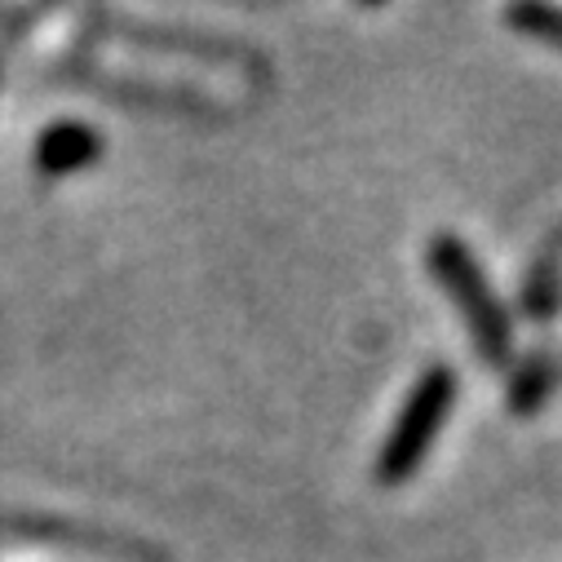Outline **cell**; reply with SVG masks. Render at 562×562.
<instances>
[{"label":"cell","mask_w":562,"mask_h":562,"mask_svg":"<svg viewBox=\"0 0 562 562\" xmlns=\"http://www.w3.org/2000/svg\"><path fill=\"white\" fill-rule=\"evenodd\" d=\"M448 407H452V372L448 368H430L426 376L416 381L394 435L385 439V448L376 457V479L381 483H403L420 465V457H426L430 443L439 439V426H443Z\"/></svg>","instance_id":"1"},{"label":"cell","mask_w":562,"mask_h":562,"mask_svg":"<svg viewBox=\"0 0 562 562\" xmlns=\"http://www.w3.org/2000/svg\"><path fill=\"white\" fill-rule=\"evenodd\" d=\"M435 270H439V279H443V289L457 297V306L470 315V328H474L479 346L487 350V359H492V363L509 359V324H505L501 306L492 302V293H487V284H483L474 257L465 252V244L439 239V244H435Z\"/></svg>","instance_id":"2"},{"label":"cell","mask_w":562,"mask_h":562,"mask_svg":"<svg viewBox=\"0 0 562 562\" xmlns=\"http://www.w3.org/2000/svg\"><path fill=\"white\" fill-rule=\"evenodd\" d=\"M98 151H102V143L89 124H54L36 147V165H41V173L54 178V173H71V169L98 160Z\"/></svg>","instance_id":"3"},{"label":"cell","mask_w":562,"mask_h":562,"mask_svg":"<svg viewBox=\"0 0 562 562\" xmlns=\"http://www.w3.org/2000/svg\"><path fill=\"white\" fill-rule=\"evenodd\" d=\"M509 23H518L527 36H536L540 45L558 49L562 54V10H544V5H531V10H514Z\"/></svg>","instance_id":"4"}]
</instances>
